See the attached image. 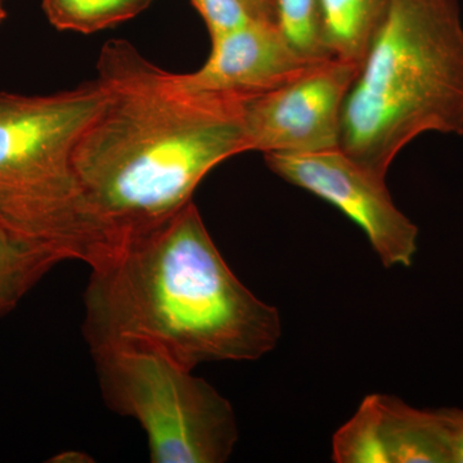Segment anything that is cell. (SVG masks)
I'll use <instances>...</instances> for the list:
<instances>
[{"mask_svg": "<svg viewBox=\"0 0 463 463\" xmlns=\"http://www.w3.org/2000/svg\"><path fill=\"white\" fill-rule=\"evenodd\" d=\"M103 401L139 422L152 463H223L239 440L228 399L191 370L154 350H91Z\"/></svg>", "mask_w": 463, "mask_h": 463, "instance_id": "cell-5", "label": "cell"}, {"mask_svg": "<svg viewBox=\"0 0 463 463\" xmlns=\"http://www.w3.org/2000/svg\"><path fill=\"white\" fill-rule=\"evenodd\" d=\"M48 20L58 30L93 33L136 17L152 0H42Z\"/></svg>", "mask_w": 463, "mask_h": 463, "instance_id": "cell-13", "label": "cell"}, {"mask_svg": "<svg viewBox=\"0 0 463 463\" xmlns=\"http://www.w3.org/2000/svg\"><path fill=\"white\" fill-rule=\"evenodd\" d=\"M5 9L3 7V0H0V23L5 18Z\"/></svg>", "mask_w": 463, "mask_h": 463, "instance_id": "cell-18", "label": "cell"}, {"mask_svg": "<svg viewBox=\"0 0 463 463\" xmlns=\"http://www.w3.org/2000/svg\"><path fill=\"white\" fill-rule=\"evenodd\" d=\"M63 261L50 250L18 239L0 224V317L14 312L30 291Z\"/></svg>", "mask_w": 463, "mask_h": 463, "instance_id": "cell-11", "label": "cell"}, {"mask_svg": "<svg viewBox=\"0 0 463 463\" xmlns=\"http://www.w3.org/2000/svg\"><path fill=\"white\" fill-rule=\"evenodd\" d=\"M192 3L205 20L212 38L246 25L255 18L242 0H192Z\"/></svg>", "mask_w": 463, "mask_h": 463, "instance_id": "cell-15", "label": "cell"}, {"mask_svg": "<svg viewBox=\"0 0 463 463\" xmlns=\"http://www.w3.org/2000/svg\"><path fill=\"white\" fill-rule=\"evenodd\" d=\"M379 399L390 463H452L438 410H419L390 395Z\"/></svg>", "mask_w": 463, "mask_h": 463, "instance_id": "cell-9", "label": "cell"}, {"mask_svg": "<svg viewBox=\"0 0 463 463\" xmlns=\"http://www.w3.org/2000/svg\"><path fill=\"white\" fill-rule=\"evenodd\" d=\"M212 53L185 81L197 90L255 97L291 83L322 62L300 56L272 21L254 20L213 36ZM325 61V60H323Z\"/></svg>", "mask_w": 463, "mask_h": 463, "instance_id": "cell-8", "label": "cell"}, {"mask_svg": "<svg viewBox=\"0 0 463 463\" xmlns=\"http://www.w3.org/2000/svg\"><path fill=\"white\" fill-rule=\"evenodd\" d=\"M438 411L446 428L452 463H463V410L439 408Z\"/></svg>", "mask_w": 463, "mask_h": 463, "instance_id": "cell-16", "label": "cell"}, {"mask_svg": "<svg viewBox=\"0 0 463 463\" xmlns=\"http://www.w3.org/2000/svg\"><path fill=\"white\" fill-rule=\"evenodd\" d=\"M332 459L336 463H390L379 394L365 397L354 416L335 432Z\"/></svg>", "mask_w": 463, "mask_h": 463, "instance_id": "cell-12", "label": "cell"}, {"mask_svg": "<svg viewBox=\"0 0 463 463\" xmlns=\"http://www.w3.org/2000/svg\"><path fill=\"white\" fill-rule=\"evenodd\" d=\"M103 100L97 79L45 96L0 93V224L65 261L90 267L118 249L72 161Z\"/></svg>", "mask_w": 463, "mask_h": 463, "instance_id": "cell-4", "label": "cell"}, {"mask_svg": "<svg viewBox=\"0 0 463 463\" xmlns=\"http://www.w3.org/2000/svg\"><path fill=\"white\" fill-rule=\"evenodd\" d=\"M252 17L274 23L272 0H242Z\"/></svg>", "mask_w": 463, "mask_h": 463, "instance_id": "cell-17", "label": "cell"}, {"mask_svg": "<svg viewBox=\"0 0 463 463\" xmlns=\"http://www.w3.org/2000/svg\"><path fill=\"white\" fill-rule=\"evenodd\" d=\"M426 133L463 136V25L456 0H392L347 91L339 148L385 178Z\"/></svg>", "mask_w": 463, "mask_h": 463, "instance_id": "cell-3", "label": "cell"}, {"mask_svg": "<svg viewBox=\"0 0 463 463\" xmlns=\"http://www.w3.org/2000/svg\"><path fill=\"white\" fill-rule=\"evenodd\" d=\"M392 0H318L328 56L361 65Z\"/></svg>", "mask_w": 463, "mask_h": 463, "instance_id": "cell-10", "label": "cell"}, {"mask_svg": "<svg viewBox=\"0 0 463 463\" xmlns=\"http://www.w3.org/2000/svg\"><path fill=\"white\" fill-rule=\"evenodd\" d=\"M359 65L328 58L245 106L248 151L307 154L339 147L341 114Z\"/></svg>", "mask_w": 463, "mask_h": 463, "instance_id": "cell-7", "label": "cell"}, {"mask_svg": "<svg viewBox=\"0 0 463 463\" xmlns=\"http://www.w3.org/2000/svg\"><path fill=\"white\" fill-rule=\"evenodd\" d=\"M96 79L105 100L72 161L118 248L194 201L216 165L248 152L250 97L192 88L183 74L160 69L120 39L103 45Z\"/></svg>", "mask_w": 463, "mask_h": 463, "instance_id": "cell-1", "label": "cell"}, {"mask_svg": "<svg viewBox=\"0 0 463 463\" xmlns=\"http://www.w3.org/2000/svg\"><path fill=\"white\" fill-rule=\"evenodd\" d=\"M264 155L277 175L327 201L358 224L383 267L412 265L419 228L395 206L383 176L365 169L339 147Z\"/></svg>", "mask_w": 463, "mask_h": 463, "instance_id": "cell-6", "label": "cell"}, {"mask_svg": "<svg viewBox=\"0 0 463 463\" xmlns=\"http://www.w3.org/2000/svg\"><path fill=\"white\" fill-rule=\"evenodd\" d=\"M274 24L300 56L331 58L323 47L318 0H272Z\"/></svg>", "mask_w": 463, "mask_h": 463, "instance_id": "cell-14", "label": "cell"}, {"mask_svg": "<svg viewBox=\"0 0 463 463\" xmlns=\"http://www.w3.org/2000/svg\"><path fill=\"white\" fill-rule=\"evenodd\" d=\"M84 306L90 352L145 347L191 371L257 361L282 335L279 309L234 276L194 201L90 267Z\"/></svg>", "mask_w": 463, "mask_h": 463, "instance_id": "cell-2", "label": "cell"}]
</instances>
